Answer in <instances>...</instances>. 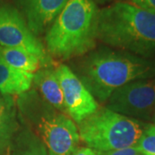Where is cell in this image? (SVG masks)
Instances as JSON below:
<instances>
[{"instance_id": "6da1fadb", "label": "cell", "mask_w": 155, "mask_h": 155, "mask_svg": "<svg viewBox=\"0 0 155 155\" xmlns=\"http://www.w3.org/2000/svg\"><path fill=\"white\" fill-rule=\"evenodd\" d=\"M73 72L95 99L104 103L123 85L155 77V63L127 52L102 48L78 61Z\"/></svg>"}, {"instance_id": "7a4b0ae2", "label": "cell", "mask_w": 155, "mask_h": 155, "mask_svg": "<svg viewBox=\"0 0 155 155\" xmlns=\"http://www.w3.org/2000/svg\"><path fill=\"white\" fill-rule=\"evenodd\" d=\"M97 38L108 46L147 58L155 52V14L127 2L98 10Z\"/></svg>"}, {"instance_id": "3957f363", "label": "cell", "mask_w": 155, "mask_h": 155, "mask_svg": "<svg viewBox=\"0 0 155 155\" xmlns=\"http://www.w3.org/2000/svg\"><path fill=\"white\" fill-rule=\"evenodd\" d=\"M97 13L94 0H69L46 33L48 54L68 61L91 52L97 40Z\"/></svg>"}, {"instance_id": "277c9868", "label": "cell", "mask_w": 155, "mask_h": 155, "mask_svg": "<svg viewBox=\"0 0 155 155\" xmlns=\"http://www.w3.org/2000/svg\"><path fill=\"white\" fill-rule=\"evenodd\" d=\"M21 119L42 140L48 155H72L79 134L69 116L46 102L35 90L20 95L17 102Z\"/></svg>"}, {"instance_id": "5b68a950", "label": "cell", "mask_w": 155, "mask_h": 155, "mask_svg": "<svg viewBox=\"0 0 155 155\" xmlns=\"http://www.w3.org/2000/svg\"><path fill=\"white\" fill-rule=\"evenodd\" d=\"M148 125L103 107L80 122L78 129L88 147L104 152L135 146Z\"/></svg>"}, {"instance_id": "8992f818", "label": "cell", "mask_w": 155, "mask_h": 155, "mask_svg": "<svg viewBox=\"0 0 155 155\" xmlns=\"http://www.w3.org/2000/svg\"><path fill=\"white\" fill-rule=\"evenodd\" d=\"M109 110L136 120L155 116V78L136 80L115 91L109 99Z\"/></svg>"}, {"instance_id": "52a82bcc", "label": "cell", "mask_w": 155, "mask_h": 155, "mask_svg": "<svg viewBox=\"0 0 155 155\" xmlns=\"http://www.w3.org/2000/svg\"><path fill=\"white\" fill-rule=\"evenodd\" d=\"M0 46L25 50L37 56L44 67L51 61L49 54L28 24L22 12L9 4H0Z\"/></svg>"}, {"instance_id": "ba28073f", "label": "cell", "mask_w": 155, "mask_h": 155, "mask_svg": "<svg viewBox=\"0 0 155 155\" xmlns=\"http://www.w3.org/2000/svg\"><path fill=\"white\" fill-rule=\"evenodd\" d=\"M55 72L62 89L67 116L78 125L99 109L98 103L70 67L61 65Z\"/></svg>"}, {"instance_id": "9c48e42d", "label": "cell", "mask_w": 155, "mask_h": 155, "mask_svg": "<svg viewBox=\"0 0 155 155\" xmlns=\"http://www.w3.org/2000/svg\"><path fill=\"white\" fill-rule=\"evenodd\" d=\"M69 0H18L29 29L38 36L48 31Z\"/></svg>"}, {"instance_id": "30bf717a", "label": "cell", "mask_w": 155, "mask_h": 155, "mask_svg": "<svg viewBox=\"0 0 155 155\" xmlns=\"http://www.w3.org/2000/svg\"><path fill=\"white\" fill-rule=\"evenodd\" d=\"M33 84L38 90L39 94L46 102L57 110L67 114L62 89L55 70L49 67H41L34 74Z\"/></svg>"}, {"instance_id": "8fae6325", "label": "cell", "mask_w": 155, "mask_h": 155, "mask_svg": "<svg viewBox=\"0 0 155 155\" xmlns=\"http://www.w3.org/2000/svg\"><path fill=\"white\" fill-rule=\"evenodd\" d=\"M34 74L18 70L0 61V93L3 96H20L33 84Z\"/></svg>"}, {"instance_id": "7c38bea8", "label": "cell", "mask_w": 155, "mask_h": 155, "mask_svg": "<svg viewBox=\"0 0 155 155\" xmlns=\"http://www.w3.org/2000/svg\"><path fill=\"white\" fill-rule=\"evenodd\" d=\"M5 152L6 155H48L42 140L27 126L17 130Z\"/></svg>"}, {"instance_id": "4fadbf2b", "label": "cell", "mask_w": 155, "mask_h": 155, "mask_svg": "<svg viewBox=\"0 0 155 155\" xmlns=\"http://www.w3.org/2000/svg\"><path fill=\"white\" fill-rule=\"evenodd\" d=\"M19 129L17 110L9 96L0 109V153L5 152Z\"/></svg>"}, {"instance_id": "5bb4252c", "label": "cell", "mask_w": 155, "mask_h": 155, "mask_svg": "<svg viewBox=\"0 0 155 155\" xmlns=\"http://www.w3.org/2000/svg\"><path fill=\"white\" fill-rule=\"evenodd\" d=\"M1 54L6 64L21 71L35 74L41 67H44L37 56L25 50L1 47Z\"/></svg>"}, {"instance_id": "9a60e30c", "label": "cell", "mask_w": 155, "mask_h": 155, "mask_svg": "<svg viewBox=\"0 0 155 155\" xmlns=\"http://www.w3.org/2000/svg\"><path fill=\"white\" fill-rule=\"evenodd\" d=\"M135 146L140 153L155 155V123L147 126Z\"/></svg>"}, {"instance_id": "2e32d148", "label": "cell", "mask_w": 155, "mask_h": 155, "mask_svg": "<svg viewBox=\"0 0 155 155\" xmlns=\"http://www.w3.org/2000/svg\"><path fill=\"white\" fill-rule=\"evenodd\" d=\"M97 155H139L140 152L137 149L136 146L131 147L122 148V149L110 150V151H97Z\"/></svg>"}, {"instance_id": "e0dca14e", "label": "cell", "mask_w": 155, "mask_h": 155, "mask_svg": "<svg viewBox=\"0 0 155 155\" xmlns=\"http://www.w3.org/2000/svg\"><path fill=\"white\" fill-rule=\"evenodd\" d=\"M130 4L155 14V0H130Z\"/></svg>"}, {"instance_id": "ac0fdd59", "label": "cell", "mask_w": 155, "mask_h": 155, "mask_svg": "<svg viewBox=\"0 0 155 155\" xmlns=\"http://www.w3.org/2000/svg\"><path fill=\"white\" fill-rule=\"evenodd\" d=\"M72 155H97V151L90 147H82L77 149Z\"/></svg>"}, {"instance_id": "d6986e66", "label": "cell", "mask_w": 155, "mask_h": 155, "mask_svg": "<svg viewBox=\"0 0 155 155\" xmlns=\"http://www.w3.org/2000/svg\"><path fill=\"white\" fill-rule=\"evenodd\" d=\"M6 97H7V96H4V97L0 99V109L3 107L4 104H5V103L6 101Z\"/></svg>"}, {"instance_id": "ffe728a7", "label": "cell", "mask_w": 155, "mask_h": 155, "mask_svg": "<svg viewBox=\"0 0 155 155\" xmlns=\"http://www.w3.org/2000/svg\"><path fill=\"white\" fill-rule=\"evenodd\" d=\"M3 59H2V54H1V46H0V61H2Z\"/></svg>"}, {"instance_id": "44dd1931", "label": "cell", "mask_w": 155, "mask_h": 155, "mask_svg": "<svg viewBox=\"0 0 155 155\" xmlns=\"http://www.w3.org/2000/svg\"><path fill=\"white\" fill-rule=\"evenodd\" d=\"M99 2H107V1H110V0H98Z\"/></svg>"}, {"instance_id": "7402d4cb", "label": "cell", "mask_w": 155, "mask_h": 155, "mask_svg": "<svg viewBox=\"0 0 155 155\" xmlns=\"http://www.w3.org/2000/svg\"><path fill=\"white\" fill-rule=\"evenodd\" d=\"M3 97H4V96H3V95H2V94H1V93H0V99H1V98H2Z\"/></svg>"}, {"instance_id": "603a6c76", "label": "cell", "mask_w": 155, "mask_h": 155, "mask_svg": "<svg viewBox=\"0 0 155 155\" xmlns=\"http://www.w3.org/2000/svg\"><path fill=\"white\" fill-rule=\"evenodd\" d=\"M154 117H155V116H154Z\"/></svg>"}]
</instances>
